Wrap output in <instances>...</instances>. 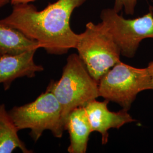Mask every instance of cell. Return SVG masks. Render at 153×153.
Wrapping results in <instances>:
<instances>
[{
  "instance_id": "obj_1",
  "label": "cell",
  "mask_w": 153,
  "mask_h": 153,
  "mask_svg": "<svg viewBox=\"0 0 153 153\" xmlns=\"http://www.w3.org/2000/svg\"><path fill=\"white\" fill-rule=\"evenodd\" d=\"M87 0H57L39 11L30 4L13 5L11 13L0 20L36 42L51 55H61L76 48L79 34L70 26L73 11Z\"/></svg>"
},
{
  "instance_id": "obj_2",
  "label": "cell",
  "mask_w": 153,
  "mask_h": 153,
  "mask_svg": "<svg viewBox=\"0 0 153 153\" xmlns=\"http://www.w3.org/2000/svg\"><path fill=\"white\" fill-rule=\"evenodd\" d=\"M46 90L53 93L60 103L64 125L72 111L85 107L99 97V82L90 75L76 53L69 56L60 79L52 81Z\"/></svg>"
},
{
  "instance_id": "obj_3",
  "label": "cell",
  "mask_w": 153,
  "mask_h": 153,
  "mask_svg": "<svg viewBox=\"0 0 153 153\" xmlns=\"http://www.w3.org/2000/svg\"><path fill=\"white\" fill-rule=\"evenodd\" d=\"M76 49L88 71L97 82L120 61V50L103 22H88L79 34Z\"/></svg>"
},
{
  "instance_id": "obj_4",
  "label": "cell",
  "mask_w": 153,
  "mask_h": 153,
  "mask_svg": "<svg viewBox=\"0 0 153 153\" xmlns=\"http://www.w3.org/2000/svg\"><path fill=\"white\" fill-rule=\"evenodd\" d=\"M9 114L19 131L30 130L35 142L45 131H50L56 138H61L65 131L60 104L55 95L48 90L33 102L13 107Z\"/></svg>"
},
{
  "instance_id": "obj_5",
  "label": "cell",
  "mask_w": 153,
  "mask_h": 153,
  "mask_svg": "<svg viewBox=\"0 0 153 153\" xmlns=\"http://www.w3.org/2000/svg\"><path fill=\"white\" fill-rule=\"evenodd\" d=\"M152 90L148 68H138L120 61L109 69L99 81V97L119 104L129 111L137 95Z\"/></svg>"
},
{
  "instance_id": "obj_6",
  "label": "cell",
  "mask_w": 153,
  "mask_h": 153,
  "mask_svg": "<svg viewBox=\"0 0 153 153\" xmlns=\"http://www.w3.org/2000/svg\"><path fill=\"white\" fill-rule=\"evenodd\" d=\"M102 22L108 29L121 55L133 57L140 44L145 39H153V7L143 16L126 19L114 9H104L100 13Z\"/></svg>"
},
{
  "instance_id": "obj_7",
  "label": "cell",
  "mask_w": 153,
  "mask_h": 153,
  "mask_svg": "<svg viewBox=\"0 0 153 153\" xmlns=\"http://www.w3.org/2000/svg\"><path fill=\"white\" fill-rule=\"evenodd\" d=\"M109 101L99 102L93 100L84 108L91 127V131H97L102 136V143L106 144L108 141V131L111 129H120L126 124L136 121L128 110L123 109L118 112H111L108 109Z\"/></svg>"
},
{
  "instance_id": "obj_8",
  "label": "cell",
  "mask_w": 153,
  "mask_h": 153,
  "mask_svg": "<svg viewBox=\"0 0 153 153\" xmlns=\"http://www.w3.org/2000/svg\"><path fill=\"white\" fill-rule=\"evenodd\" d=\"M36 51L33 49L18 55H0V84L3 85L5 90L17 78H33L36 73L44 70L42 66L37 65L33 60Z\"/></svg>"
},
{
  "instance_id": "obj_9",
  "label": "cell",
  "mask_w": 153,
  "mask_h": 153,
  "mask_svg": "<svg viewBox=\"0 0 153 153\" xmlns=\"http://www.w3.org/2000/svg\"><path fill=\"white\" fill-rule=\"evenodd\" d=\"M65 128L70 136L68 152L86 153L89 136L92 131L84 107H78L71 111L66 119Z\"/></svg>"
},
{
  "instance_id": "obj_10",
  "label": "cell",
  "mask_w": 153,
  "mask_h": 153,
  "mask_svg": "<svg viewBox=\"0 0 153 153\" xmlns=\"http://www.w3.org/2000/svg\"><path fill=\"white\" fill-rule=\"evenodd\" d=\"M39 48L40 47L36 42L0 22V55H18Z\"/></svg>"
},
{
  "instance_id": "obj_11",
  "label": "cell",
  "mask_w": 153,
  "mask_h": 153,
  "mask_svg": "<svg viewBox=\"0 0 153 153\" xmlns=\"http://www.w3.org/2000/svg\"><path fill=\"white\" fill-rule=\"evenodd\" d=\"M18 131L5 105L0 104V153H12L16 149L24 153L33 152L19 138Z\"/></svg>"
},
{
  "instance_id": "obj_12",
  "label": "cell",
  "mask_w": 153,
  "mask_h": 153,
  "mask_svg": "<svg viewBox=\"0 0 153 153\" xmlns=\"http://www.w3.org/2000/svg\"><path fill=\"white\" fill-rule=\"evenodd\" d=\"M138 0H115L114 9L119 13L123 9L126 15H133Z\"/></svg>"
},
{
  "instance_id": "obj_13",
  "label": "cell",
  "mask_w": 153,
  "mask_h": 153,
  "mask_svg": "<svg viewBox=\"0 0 153 153\" xmlns=\"http://www.w3.org/2000/svg\"><path fill=\"white\" fill-rule=\"evenodd\" d=\"M36 0H10V2L13 5H16L19 4H30L31 2H33Z\"/></svg>"
},
{
  "instance_id": "obj_14",
  "label": "cell",
  "mask_w": 153,
  "mask_h": 153,
  "mask_svg": "<svg viewBox=\"0 0 153 153\" xmlns=\"http://www.w3.org/2000/svg\"><path fill=\"white\" fill-rule=\"evenodd\" d=\"M148 71L149 72L150 76L151 77V80H152V90H153V60L150 61L149 64H148Z\"/></svg>"
},
{
  "instance_id": "obj_15",
  "label": "cell",
  "mask_w": 153,
  "mask_h": 153,
  "mask_svg": "<svg viewBox=\"0 0 153 153\" xmlns=\"http://www.w3.org/2000/svg\"><path fill=\"white\" fill-rule=\"evenodd\" d=\"M10 2V0H0V9Z\"/></svg>"
}]
</instances>
